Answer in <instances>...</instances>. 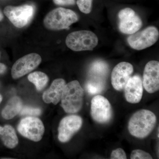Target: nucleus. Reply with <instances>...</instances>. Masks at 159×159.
Segmentation results:
<instances>
[{"label":"nucleus","mask_w":159,"mask_h":159,"mask_svg":"<svg viewBox=\"0 0 159 159\" xmlns=\"http://www.w3.org/2000/svg\"><path fill=\"white\" fill-rule=\"evenodd\" d=\"M157 123V117L151 111L142 109L132 116L128 123L129 133L139 139H143L150 134Z\"/></svg>","instance_id":"nucleus-1"},{"label":"nucleus","mask_w":159,"mask_h":159,"mask_svg":"<svg viewBox=\"0 0 159 159\" xmlns=\"http://www.w3.org/2000/svg\"><path fill=\"white\" fill-rule=\"evenodd\" d=\"M84 90L77 80L66 84L61 98V107L67 113H77L82 108Z\"/></svg>","instance_id":"nucleus-2"},{"label":"nucleus","mask_w":159,"mask_h":159,"mask_svg":"<svg viewBox=\"0 0 159 159\" xmlns=\"http://www.w3.org/2000/svg\"><path fill=\"white\" fill-rule=\"evenodd\" d=\"M78 20L76 13L70 9L58 8L49 12L43 20L45 27L49 30L58 31L69 29Z\"/></svg>","instance_id":"nucleus-3"},{"label":"nucleus","mask_w":159,"mask_h":159,"mask_svg":"<svg viewBox=\"0 0 159 159\" xmlns=\"http://www.w3.org/2000/svg\"><path fill=\"white\" fill-rule=\"evenodd\" d=\"M98 39L92 31L82 30L68 34L66 40L68 48L74 51H92L98 45Z\"/></svg>","instance_id":"nucleus-4"},{"label":"nucleus","mask_w":159,"mask_h":159,"mask_svg":"<svg viewBox=\"0 0 159 159\" xmlns=\"http://www.w3.org/2000/svg\"><path fill=\"white\" fill-rule=\"evenodd\" d=\"M159 37L158 29L154 26H150L131 34L127 38V42L131 48L140 51L153 45L157 41Z\"/></svg>","instance_id":"nucleus-5"},{"label":"nucleus","mask_w":159,"mask_h":159,"mask_svg":"<svg viewBox=\"0 0 159 159\" xmlns=\"http://www.w3.org/2000/svg\"><path fill=\"white\" fill-rule=\"evenodd\" d=\"M5 15L16 27L22 28L27 25L33 17L34 8L30 5L7 6L4 10Z\"/></svg>","instance_id":"nucleus-6"},{"label":"nucleus","mask_w":159,"mask_h":159,"mask_svg":"<svg viewBox=\"0 0 159 159\" xmlns=\"http://www.w3.org/2000/svg\"><path fill=\"white\" fill-rule=\"evenodd\" d=\"M18 131L22 135L31 141L39 142L44 133V126L41 120L35 117H28L21 120Z\"/></svg>","instance_id":"nucleus-7"},{"label":"nucleus","mask_w":159,"mask_h":159,"mask_svg":"<svg viewBox=\"0 0 159 159\" xmlns=\"http://www.w3.org/2000/svg\"><path fill=\"white\" fill-rule=\"evenodd\" d=\"M91 114L94 121L98 123H107L111 120L112 110L108 99L101 95H97L92 99Z\"/></svg>","instance_id":"nucleus-8"},{"label":"nucleus","mask_w":159,"mask_h":159,"mask_svg":"<svg viewBox=\"0 0 159 159\" xmlns=\"http://www.w3.org/2000/svg\"><path fill=\"white\" fill-rule=\"evenodd\" d=\"M119 31L125 34H131L137 32L142 26L141 18L129 8L122 9L118 14Z\"/></svg>","instance_id":"nucleus-9"},{"label":"nucleus","mask_w":159,"mask_h":159,"mask_svg":"<svg viewBox=\"0 0 159 159\" xmlns=\"http://www.w3.org/2000/svg\"><path fill=\"white\" fill-rule=\"evenodd\" d=\"M42 61L41 57L36 53L28 54L18 60L12 66V78L17 79L29 74L38 66Z\"/></svg>","instance_id":"nucleus-10"},{"label":"nucleus","mask_w":159,"mask_h":159,"mask_svg":"<svg viewBox=\"0 0 159 159\" xmlns=\"http://www.w3.org/2000/svg\"><path fill=\"white\" fill-rule=\"evenodd\" d=\"M83 120L80 116L71 115L61 120L58 128V139L61 142H66L70 140L82 126Z\"/></svg>","instance_id":"nucleus-11"},{"label":"nucleus","mask_w":159,"mask_h":159,"mask_svg":"<svg viewBox=\"0 0 159 159\" xmlns=\"http://www.w3.org/2000/svg\"><path fill=\"white\" fill-rule=\"evenodd\" d=\"M133 71V66L129 63L123 61L117 64L111 76V84L114 89L117 91L122 90Z\"/></svg>","instance_id":"nucleus-12"},{"label":"nucleus","mask_w":159,"mask_h":159,"mask_svg":"<svg viewBox=\"0 0 159 159\" xmlns=\"http://www.w3.org/2000/svg\"><path fill=\"white\" fill-rule=\"evenodd\" d=\"M143 86L149 93H153L159 89V62L151 61L147 63L143 74Z\"/></svg>","instance_id":"nucleus-13"},{"label":"nucleus","mask_w":159,"mask_h":159,"mask_svg":"<svg viewBox=\"0 0 159 159\" xmlns=\"http://www.w3.org/2000/svg\"><path fill=\"white\" fill-rule=\"evenodd\" d=\"M124 89L125 98L127 102L135 104L141 101L143 96V84L139 75L131 77Z\"/></svg>","instance_id":"nucleus-14"},{"label":"nucleus","mask_w":159,"mask_h":159,"mask_svg":"<svg viewBox=\"0 0 159 159\" xmlns=\"http://www.w3.org/2000/svg\"><path fill=\"white\" fill-rule=\"evenodd\" d=\"M66 85L64 80L59 78L53 81L50 87L44 92L43 99L46 103L57 104L61 99Z\"/></svg>","instance_id":"nucleus-15"},{"label":"nucleus","mask_w":159,"mask_h":159,"mask_svg":"<svg viewBox=\"0 0 159 159\" xmlns=\"http://www.w3.org/2000/svg\"><path fill=\"white\" fill-rule=\"evenodd\" d=\"M0 138L6 147L13 148L18 143V139L14 129L10 125L0 126Z\"/></svg>","instance_id":"nucleus-16"},{"label":"nucleus","mask_w":159,"mask_h":159,"mask_svg":"<svg viewBox=\"0 0 159 159\" xmlns=\"http://www.w3.org/2000/svg\"><path fill=\"white\" fill-rule=\"evenodd\" d=\"M22 108V102L19 97H14L11 98L2 111V116L6 119L14 118L19 113Z\"/></svg>","instance_id":"nucleus-17"},{"label":"nucleus","mask_w":159,"mask_h":159,"mask_svg":"<svg viewBox=\"0 0 159 159\" xmlns=\"http://www.w3.org/2000/svg\"><path fill=\"white\" fill-rule=\"evenodd\" d=\"M108 71L107 64L103 61L98 60L94 61L91 65L89 74L96 78H101L107 74Z\"/></svg>","instance_id":"nucleus-18"},{"label":"nucleus","mask_w":159,"mask_h":159,"mask_svg":"<svg viewBox=\"0 0 159 159\" xmlns=\"http://www.w3.org/2000/svg\"><path fill=\"white\" fill-rule=\"evenodd\" d=\"M28 79L34 84L38 91L42 90L47 85L49 80L48 77L45 74L39 71L29 74Z\"/></svg>","instance_id":"nucleus-19"},{"label":"nucleus","mask_w":159,"mask_h":159,"mask_svg":"<svg viewBox=\"0 0 159 159\" xmlns=\"http://www.w3.org/2000/svg\"><path fill=\"white\" fill-rule=\"evenodd\" d=\"M105 84L101 78L94 77L90 80L86 84L85 88L88 93L92 95H96L102 93L104 89Z\"/></svg>","instance_id":"nucleus-20"},{"label":"nucleus","mask_w":159,"mask_h":159,"mask_svg":"<svg viewBox=\"0 0 159 159\" xmlns=\"http://www.w3.org/2000/svg\"><path fill=\"white\" fill-rule=\"evenodd\" d=\"M93 0H77V4L81 12L89 14L92 11Z\"/></svg>","instance_id":"nucleus-21"},{"label":"nucleus","mask_w":159,"mask_h":159,"mask_svg":"<svg viewBox=\"0 0 159 159\" xmlns=\"http://www.w3.org/2000/svg\"><path fill=\"white\" fill-rule=\"evenodd\" d=\"M130 159H152V157L150 154L144 151L141 150V149H136L132 151Z\"/></svg>","instance_id":"nucleus-22"},{"label":"nucleus","mask_w":159,"mask_h":159,"mask_svg":"<svg viewBox=\"0 0 159 159\" xmlns=\"http://www.w3.org/2000/svg\"><path fill=\"white\" fill-rule=\"evenodd\" d=\"M20 113L23 116H39L41 113V110L39 108L25 107L22 108Z\"/></svg>","instance_id":"nucleus-23"},{"label":"nucleus","mask_w":159,"mask_h":159,"mask_svg":"<svg viewBox=\"0 0 159 159\" xmlns=\"http://www.w3.org/2000/svg\"><path fill=\"white\" fill-rule=\"evenodd\" d=\"M111 159H127V157L123 149L118 148L112 152L111 155Z\"/></svg>","instance_id":"nucleus-24"},{"label":"nucleus","mask_w":159,"mask_h":159,"mask_svg":"<svg viewBox=\"0 0 159 159\" xmlns=\"http://www.w3.org/2000/svg\"><path fill=\"white\" fill-rule=\"evenodd\" d=\"M54 2L58 6H71L75 4V0H53Z\"/></svg>","instance_id":"nucleus-25"},{"label":"nucleus","mask_w":159,"mask_h":159,"mask_svg":"<svg viewBox=\"0 0 159 159\" xmlns=\"http://www.w3.org/2000/svg\"><path fill=\"white\" fill-rule=\"evenodd\" d=\"M6 67L4 64L0 63V74H4L6 72Z\"/></svg>","instance_id":"nucleus-26"},{"label":"nucleus","mask_w":159,"mask_h":159,"mask_svg":"<svg viewBox=\"0 0 159 159\" xmlns=\"http://www.w3.org/2000/svg\"><path fill=\"white\" fill-rule=\"evenodd\" d=\"M3 15L2 13V11L0 10V21H2V20H3Z\"/></svg>","instance_id":"nucleus-27"},{"label":"nucleus","mask_w":159,"mask_h":159,"mask_svg":"<svg viewBox=\"0 0 159 159\" xmlns=\"http://www.w3.org/2000/svg\"><path fill=\"white\" fill-rule=\"evenodd\" d=\"M2 97L1 95H0V103L2 102Z\"/></svg>","instance_id":"nucleus-28"}]
</instances>
